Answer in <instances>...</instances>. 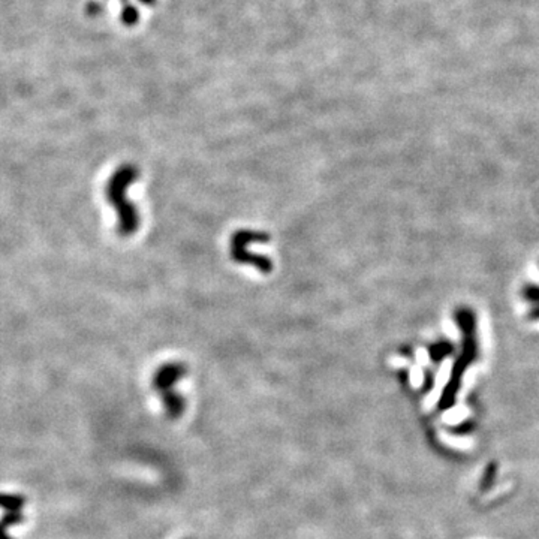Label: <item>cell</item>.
Returning a JSON list of instances; mask_svg holds the SVG:
<instances>
[{
  "label": "cell",
  "mask_w": 539,
  "mask_h": 539,
  "mask_svg": "<svg viewBox=\"0 0 539 539\" xmlns=\"http://www.w3.org/2000/svg\"><path fill=\"white\" fill-rule=\"evenodd\" d=\"M138 177L140 168L137 165L123 163L111 174L105 184V198L117 214V234L124 238L133 235L140 228L138 209L128 196L129 188Z\"/></svg>",
  "instance_id": "obj_1"
},
{
  "label": "cell",
  "mask_w": 539,
  "mask_h": 539,
  "mask_svg": "<svg viewBox=\"0 0 539 539\" xmlns=\"http://www.w3.org/2000/svg\"><path fill=\"white\" fill-rule=\"evenodd\" d=\"M454 319L462 331V350L452 369V376L447 391V401H452L454 394L457 391L464 370L468 369L480 355L478 336H476V316L469 307H460L455 310Z\"/></svg>",
  "instance_id": "obj_2"
},
{
  "label": "cell",
  "mask_w": 539,
  "mask_h": 539,
  "mask_svg": "<svg viewBox=\"0 0 539 539\" xmlns=\"http://www.w3.org/2000/svg\"><path fill=\"white\" fill-rule=\"evenodd\" d=\"M184 375V367L180 362H167L153 376V387L161 392L165 401V406L171 413H180L183 401L179 394L172 391L175 382L180 381Z\"/></svg>",
  "instance_id": "obj_3"
},
{
  "label": "cell",
  "mask_w": 539,
  "mask_h": 539,
  "mask_svg": "<svg viewBox=\"0 0 539 539\" xmlns=\"http://www.w3.org/2000/svg\"><path fill=\"white\" fill-rule=\"evenodd\" d=\"M522 297L529 304L536 306L539 304V285L538 283H527L522 288Z\"/></svg>",
  "instance_id": "obj_4"
},
{
  "label": "cell",
  "mask_w": 539,
  "mask_h": 539,
  "mask_svg": "<svg viewBox=\"0 0 539 539\" xmlns=\"http://www.w3.org/2000/svg\"><path fill=\"white\" fill-rule=\"evenodd\" d=\"M527 316H529V319H531V320H539V304L533 306L531 310H529Z\"/></svg>",
  "instance_id": "obj_5"
}]
</instances>
